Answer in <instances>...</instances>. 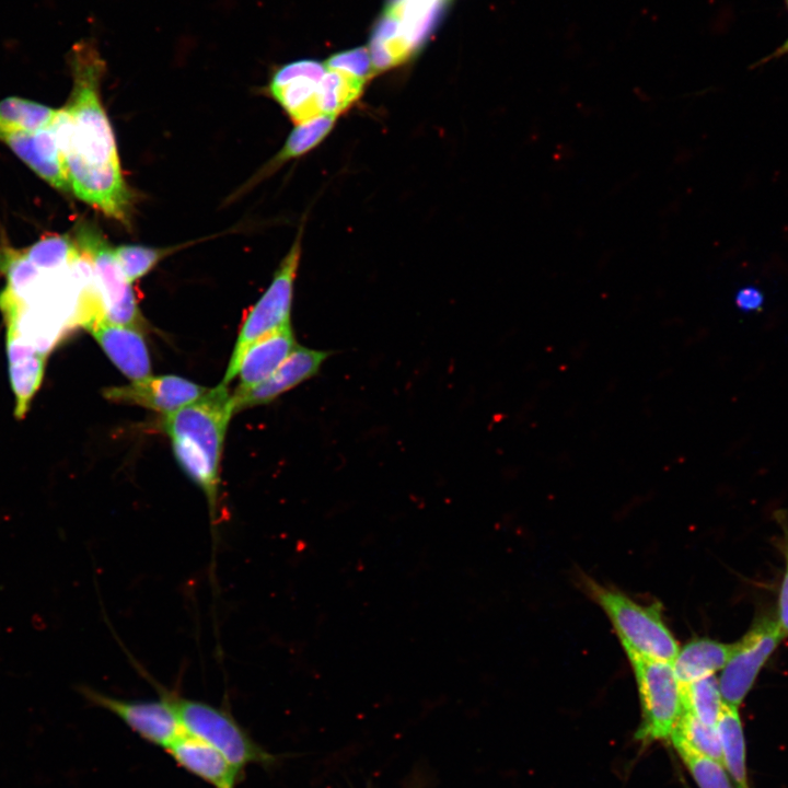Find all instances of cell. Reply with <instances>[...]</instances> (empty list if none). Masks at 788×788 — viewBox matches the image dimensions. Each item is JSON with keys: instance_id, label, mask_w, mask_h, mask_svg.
<instances>
[{"instance_id": "cell-1", "label": "cell", "mask_w": 788, "mask_h": 788, "mask_svg": "<svg viewBox=\"0 0 788 788\" xmlns=\"http://www.w3.org/2000/svg\"><path fill=\"white\" fill-rule=\"evenodd\" d=\"M72 90L54 121L70 192L109 218L129 225L132 194L124 178L115 136L101 101L105 61L82 39L70 50Z\"/></svg>"}, {"instance_id": "cell-2", "label": "cell", "mask_w": 788, "mask_h": 788, "mask_svg": "<svg viewBox=\"0 0 788 788\" xmlns=\"http://www.w3.org/2000/svg\"><path fill=\"white\" fill-rule=\"evenodd\" d=\"M233 414L232 394L220 383L163 418L177 463L208 501L212 526L219 521L220 461Z\"/></svg>"}, {"instance_id": "cell-3", "label": "cell", "mask_w": 788, "mask_h": 788, "mask_svg": "<svg viewBox=\"0 0 788 788\" xmlns=\"http://www.w3.org/2000/svg\"><path fill=\"white\" fill-rule=\"evenodd\" d=\"M588 589L611 621L625 652L654 660H674L680 647L665 625L659 605L640 604L594 581Z\"/></svg>"}, {"instance_id": "cell-4", "label": "cell", "mask_w": 788, "mask_h": 788, "mask_svg": "<svg viewBox=\"0 0 788 788\" xmlns=\"http://www.w3.org/2000/svg\"><path fill=\"white\" fill-rule=\"evenodd\" d=\"M448 0H390L368 47L375 72L409 60L438 22Z\"/></svg>"}, {"instance_id": "cell-5", "label": "cell", "mask_w": 788, "mask_h": 788, "mask_svg": "<svg viewBox=\"0 0 788 788\" xmlns=\"http://www.w3.org/2000/svg\"><path fill=\"white\" fill-rule=\"evenodd\" d=\"M169 696L184 731L216 748L237 767L270 766L276 762V756L254 741L227 709L174 694Z\"/></svg>"}, {"instance_id": "cell-6", "label": "cell", "mask_w": 788, "mask_h": 788, "mask_svg": "<svg viewBox=\"0 0 788 788\" xmlns=\"http://www.w3.org/2000/svg\"><path fill=\"white\" fill-rule=\"evenodd\" d=\"M301 236L302 229L298 232L289 252L281 259L270 285L247 313L240 328L222 384L228 386L237 375L242 358L254 343L291 324L294 280L301 258Z\"/></svg>"}, {"instance_id": "cell-7", "label": "cell", "mask_w": 788, "mask_h": 788, "mask_svg": "<svg viewBox=\"0 0 788 788\" xmlns=\"http://www.w3.org/2000/svg\"><path fill=\"white\" fill-rule=\"evenodd\" d=\"M636 679L641 707V723L636 739L649 743L670 739L684 712L682 686L672 662L626 652Z\"/></svg>"}, {"instance_id": "cell-8", "label": "cell", "mask_w": 788, "mask_h": 788, "mask_svg": "<svg viewBox=\"0 0 788 788\" xmlns=\"http://www.w3.org/2000/svg\"><path fill=\"white\" fill-rule=\"evenodd\" d=\"M73 237L92 264L106 320L140 331L143 318L131 282L115 257L114 247L97 228L90 224L77 228Z\"/></svg>"}, {"instance_id": "cell-9", "label": "cell", "mask_w": 788, "mask_h": 788, "mask_svg": "<svg viewBox=\"0 0 788 788\" xmlns=\"http://www.w3.org/2000/svg\"><path fill=\"white\" fill-rule=\"evenodd\" d=\"M784 637L777 619L764 616L739 641L732 644V651L718 680L726 704L739 707Z\"/></svg>"}, {"instance_id": "cell-10", "label": "cell", "mask_w": 788, "mask_h": 788, "mask_svg": "<svg viewBox=\"0 0 788 788\" xmlns=\"http://www.w3.org/2000/svg\"><path fill=\"white\" fill-rule=\"evenodd\" d=\"M78 690L86 700L112 712L141 739L164 750L185 732L169 693L160 699L130 700L85 685Z\"/></svg>"}, {"instance_id": "cell-11", "label": "cell", "mask_w": 788, "mask_h": 788, "mask_svg": "<svg viewBox=\"0 0 788 788\" xmlns=\"http://www.w3.org/2000/svg\"><path fill=\"white\" fill-rule=\"evenodd\" d=\"M326 71L324 60H294L273 73L267 90L296 125L305 123L326 115Z\"/></svg>"}, {"instance_id": "cell-12", "label": "cell", "mask_w": 788, "mask_h": 788, "mask_svg": "<svg viewBox=\"0 0 788 788\" xmlns=\"http://www.w3.org/2000/svg\"><path fill=\"white\" fill-rule=\"evenodd\" d=\"M207 391V387L178 375H150L128 385L108 387L104 396L116 403L138 405L166 415L194 402Z\"/></svg>"}, {"instance_id": "cell-13", "label": "cell", "mask_w": 788, "mask_h": 788, "mask_svg": "<svg viewBox=\"0 0 788 788\" xmlns=\"http://www.w3.org/2000/svg\"><path fill=\"white\" fill-rule=\"evenodd\" d=\"M115 367L131 381L151 375L148 347L139 329L112 323L104 315L85 327Z\"/></svg>"}, {"instance_id": "cell-14", "label": "cell", "mask_w": 788, "mask_h": 788, "mask_svg": "<svg viewBox=\"0 0 788 788\" xmlns=\"http://www.w3.org/2000/svg\"><path fill=\"white\" fill-rule=\"evenodd\" d=\"M332 351L297 346L285 361L253 390L240 397H232L234 414L246 408L265 405L281 394L311 379L320 371Z\"/></svg>"}, {"instance_id": "cell-15", "label": "cell", "mask_w": 788, "mask_h": 788, "mask_svg": "<svg viewBox=\"0 0 788 788\" xmlns=\"http://www.w3.org/2000/svg\"><path fill=\"white\" fill-rule=\"evenodd\" d=\"M166 752L178 766L212 788H236L244 778V769L212 745L186 732Z\"/></svg>"}, {"instance_id": "cell-16", "label": "cell", "mask_w": 788, "mask_h": 788, "mask_svg": "<svg viewBox=\"0 0 788 788\" xmlns=\"http://www.w3.org/2000/svg\"><path fill=\"white\" fill-rule=\"evenodd\" d=\"M0 141L49 185L66 193L70 192L54 123L37 131L0 135Z\"/></svg>"}, {"instance_id": "cell-17", "label": "cell", "mask_w": 788, "mask_h": 788, "mask_svg": "<svg viewBox=\"0 0 788 788\" xmlns=\"http://www.w3.org/2000/svg\"><path fill=\"white\" fill-rule=\"evenodd\" d=\"M297 346L290 324L254 343L242 358L236 375L240 382L232 397H240L264 382Z\"/></svg>"}, {"instance_id": "cell-18", "label": "cell", "mask_w": 788, "mask_h": 788, "mask_svg": "<svg viewBox=\"0 0 788 788\" xmlns=\"http://www.w3.org/2000/svg\"><path fill=\"white\" fill-rule=\"evenodd\" d=\"M7 355L10 383L15 398V416L23 419L43 382L47 355L9 333Z\"/></svg>"}, {"instance_id": "cell-19", "label": "cell", "mask_w": 788, "mask_h": 788, "mask_svg": "<svg viewBox=\"0 0 788 788\" xmlns=\"http://www.w3.org/2000/svg\"><path fill=\"white\" fill-rule=\"evenodd\" d=\"M732 651V644L714 639L698 638L686 642L672 665L681 684H686L722 670Z\"/></svg>"}, {"instance_id": "cell-20", "label": "cell", "mask_w": 788, "mask_h": 788, "mask_svg": "<svg viewBox=\"0 0 788 788\" xmlns=\"http://www.w3.org/2000/svg\"><path fill=\"white\" fill-rule=\"evenodd\" d=\"M716 727L721 740L722 764L734 788H750L745 740L738 707L725 703Z\"/></svg>"}, {"instance_id": "cell-21", "label": "cell", "mask_w": 788, "mask_h": 788, "mask_svg": "<svg viewBox=\"0 0 788 788\" xmlns=\"http://www.w3.org/2000/svg\"><path fill=\"white\" fill-rule=\"evenodd\" d=\"M337 116L322 115L296 125L282 148L265 165L259 176L268 175L283 163L300 158L320 146L334 129Z\"/></svg>"}, {"instance_id": "cell-22", "label": "cell", "mask_w": 788, "mask_h": 788, "mask_svg": "<svg viewBox=\"0 0 788 788\" xmlns=\"http://www.w3.org/2000/svg\"><path fill=\"white\" fill-rule=\"evenodd\" d=\"M58 109L22 99L8 96L0 101V135L32 132L49 127Z\"/></svg>"}, {"instance_id": "cell-23", "label": "cell", "mask_w": 788, "mask_h": 788, "mask_svg": "<svg viewBox=\"0 0 788 788\" xmlns=\"http://www.w3.org/2000/svg\"><path fill=\"white\" fill-rule=\"evenodd\" d=\"M681 686L684 711L706 725L716 726L725 702L715 674Z\"/></svg>"}, {"instance_id": "cell-24", "label": "cell", "mask_w": 788, "mask_h": 788, "mask_svg": "<svg viewBox=\"0 0 788 788\" xmlns=\"http://www.w3.org/2000/svg\"><path fill=\"white\" fill-rule=\"evenodd\" d=\"M670 740L699 788H734L725 766L676 735Z\"/></svg>"}, {"instance_id": "cell-25", "label": "cell", "mask_w": 788, "mask_h": 788, "mask_svg": "<svg viewBox=\"0 0 788 788\" xmlns=\"http://www.w3.org/2000/svg\"><path fill=\"white\" fill-rule=\"evenodd\" d=\"M671 735L681 738L696 751L722 764L721 740L716 726L706 725L684 711Z\"/></svg>"}, {"instance_id": "cell-26", "label": "cell", "mask_w": 788, "mask_h": 788, "mask_svg": "<svg viewBox=\"0 0 788 788\" xmlns=\"http://www.w3.org/2000/svg\"><path fill=\"white\" fill-rule=\"evenodd\" d=\"M175 247H149L135 244H121L114 247L115 257L130 282L148 274L163 257Z\"/></svg>"}, {"instance_id": "cell-27", "label": "cell", "mask_w": 788, "mask_h": 788, "mask_svg": "<svg viewBox=\"0 0 788 788\" xmlns=\"http://www.w3.org/2000/svg\"><path fill=\"white\" fill-rule=\"evenodd\" d=\"M786 567L779 590L777 622L785 636H788V542L785 547Z\"/></svg>"}, {"instance_id": "cell-28", "label": "cell", "mask_w": 788, "mask_h": 788, "mask_svg": "<svg viewBox=\"0 0 788 788\" xmlns=\"http://www.w3.org/2000/svg\"><path fill=\"white\" fill-rule=\"evenodd\" d=\"M762 292L754 287H745L740 289L735 294V304L744 312H751L760 309L763 304Z\"/></svg>"}, {"instance_id": "cell-29", "label": "cell", "mask_w": 788, "mask_h": 788, "mask_svg": "<svg viewBox=\"0 0 788 788\" xmlns=\"http://www.w3.org/2000/svg\"><path fill=\"white\" fill-rule=\"evenodd\" d=\"M784 1H785L787 11H788V0H784ZM787 55H788V37L774 51H772L770 54H768L767 56H765L764 58L758 60L753 67L755 68L757 66L764 65L766 62H769L774 59H777V58H780V57L787 56Z\"/></svg>"}]
</instances>
